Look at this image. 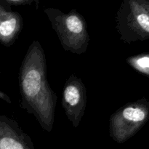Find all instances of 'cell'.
<instances>
[{"mask_svg":"<svg viewBox=\"0 0 149 149\" xmlns=\"http://www.w3.org/2000/svg\"><path fill=\"white\" fill-rule=\"evenodd\" d=\"M21 107L36 117L44 130H52L57 104L56 94L47 77L46 58L39 42L28 49L19 71Z\"/></svg>","mask_w":149,"mask_h":149,"instance_id":"cell-1","label":"cell"},{"mask_svg":"<svg viewBox=\"0 0 149 149\" xmlns=\"http://www.w3.org/2000/svg\"><path fill=\"white\" fill-rule=\"evenodd\" d=\"M45 13L65 51L78 55L86 52L90 36L87 23L81 14L77 10L65 13L52 7L46 8Z\"/></svg>","mask_w":149,"mask_h":149,"instance_id":"cell-2","label":"cell"},{"mask_svg":"<svg viewBox=\"0 0 149 149\" xmlns=\"http://www.w3.org/2000/svg\"><path fill=\"white\" fill-rule=\"evenodd\" d=\"M146 117V112L137 104H127L119 109L109 119V135L116 143H122L130 138L136 126Z\"/></svg>","mask_w":149,"mask_h":149,"instance_id":"cell-3","label":"cell"},{"mask_svg":"<svg viewBox=\"0 0 149 149\" xmlns=\"http://www.w3.org/2000/svg\"><path fill=\"white\" fill-rule=\"evenodd\" d=\"M87 89L81 79L71 75L64 85L62 106L74 128L78 127L85 112Z\"/></svg>","mask_w":149,"mask_h":149,"instance_id":"cell-4","label":"cell"},{"mask_svg":"<svg viewBox=\"0 0 149 149\" xmlns=\"http://www.w3.org/2000/svg\"><path fill=\"white\" fill-rule=\"evenodd\" d=\"M0 149H35L30 137L15 121L0 115Z\"/></svg>","mask_w":149,"mask_h":149,"instance_id":"cell-5","label":"cell"},{"mask_svg":"<svg viewBox=\"0 0 149 149\" xmlns=\"http://www.w3.org/2000/svg\"><path fill=\"white\" fill-rule=\"evenodd\" d=\"M23 18L5 1H0V42L9 47L15 43L23 29Z\"/></svg>","mask_w":149,"mask_h":149,"instance_id":"cell-6","label":"cell"},{"mask_svg":"<svg viewBox=\"0 0 149 149\" xmlns=\"http://www.w3.org/2000/svg\"><path fill=\"white\" fill-rule=\"evenodd\" d=\"M138 20L143 31L149 34V15L143 10L141 4L138 13Z\"/></svg>","mask_w":149,"mask_h":149,"instance_id":"cell-7","label":"cell"},{"mask_svg":"<svg viewBox=\"0 0 149 149\" xmlns=\"http://www.w3.org/2000/svg\"><path fill=\"white\" fill-rule=\"evenodd\" d=\"M5 2L9 5H26L33 2V0H5Z\"/></svg>","mask_w":149,"mask_h":149,"instance_id":"cell-8","label":"cell"},{"mask_svg":"<svg viewBox=\"0 0 149 149\" xmlns=\"http://www.w3.org/2000/svg\"><path fill=\"white\" fill-rule=\"evenodd\" d=\"M0 97H1V99H3V100H5V101H7L8 103H11V100H10V97H9L6 94L1 93V92H0Z\"/></svg>","mask_w":149,"mask_h":149,"instance_id":"cell-9","label":"cell"}]
</instances>
